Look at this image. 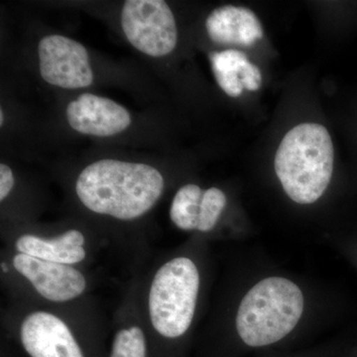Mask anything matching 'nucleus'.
<instances>
[{"label": "nucleus", "instance_id": "obj_16", "mask_svg": "<svg viewBox=\"0 0 357 357\" xmlns=\"http://www.w3.org/2000/svg\"><path fill=\"white\" fill-rule=\"evenodd\" d=\"M13 170L6 164H0V199L1 202L13 191Z\"/></svg>", "mask_w": 357, "mask_h": 357}, {"label": "nucleus", "instance_id": "obj_11", "mask_svg": "<svg viewBox=\"0 0 357 357\" xmlns=\"http://www.w3.org/2000/svg\"><path fill=\"white\" fill-rule=\"evenodd\" d=\"M86 243L84 234L76 229L68 230L54 238L26 234L16 241V248L20 253L38 258V259L73 265L83 261L86 258Z\"/></svg>", "mask_w": 357, "mask_h": 357}, {"label": "nucleus", "instance_id": "obj_4", "mask_svg": "<svg viewBox=\"0 0 357 357\" xmlns=\"http://www.w3.org/2000/svg\"><path fill=\"white\" fill-rule=\"evenodd\" d=\"M199 289L198 268L189 258H174L160 268L148 298L155 331L167 338L184 335L194 319Z\"/></svg>", "mask_w": 357, "mask_h": 357}, {"label": "nucleus", "instance_id": "obj_15", "mask_svg": "<svg viewBox=\"0 0 357 357\" xmlns=\"http://www.w3.org/2000/svg\"><path fill=\"white\" fill-rule=\"evenodd\" d=\"M227 206V197L222 190L211 188L204 192L199 211L198 230L208 232L217 225Z\"/></svg>", "mask_w": 357, "mask_h": 357}, {"label": "nucleus", "instance_id": "obj_6", "mask_svg": "<svg viewBox=\"0 0 357 357\" xmlns=\"http://www.w3.org/2000/svg\"><path fill=\"white\" fill-rule=\"evenodd\" d=\"M40 74L52 86L84 89L93 83L89 52L84 45L62 35H49L38 45Z\"/></svg>", "mask_w": 357, "mask_h": 357}, {"label": "nucleus", "instance_id": "obj_5", "mask_svg": "<svg viewBox=\"0 0 357 357\" xmlns=\"http://www.w3.org/2000/svg\"><path fill=\"white\" fill-rule=\"evenodd\" d=\"M121 27L136 50L160 58L177 46L178 30L170 7L163 0H128L121 11Z\"/></svg>", "mask_w": 357, "mask_h": 357}, {"label": "nucleus", "instance_id": "obj_13", "mask_svg": "<svg viewBox=\"0 0 357 357\" xmlns=\"http://www.w3.org/2000/svg\"><path fill=\"white\" fill-rule=\"evenodd\" d=\"M204 192L199 185H185L174 197L170 218L178 229H198L199 211Z\"/></svg>", "mask_w": 357, "mask_h": 357}, {"label": "nucleus", "instance_id": "obj_2", "mask_svg": "<svg viewBox=\"0 0 357 357\" xmlns=\"http://www.w3.org/2000/svg\"><path fill=\"white\" fill-rule=\"evenodd\" d=\"M333 160L328 129L318 123H303L282 139L275 155V172L289 198L298 204H312L330 184Z\"/></svg>", "mask_w": 357, "mask_h": 357}, {"label": "nucleus", "instance_id": "obj_3", "mask_svg": "<svg viewBox=\"0 0 357 357\" xmlns=\"http://www.w3.org/2000/svg\"><path fill=\"white\" fill-rule=\"evenodd\" d=\"M303 311L300 288L287 279L270 277L256 284L241 301L237 332L249 347L275 344L292 332Z\"/></svg>", "mask_w": 357, "mask_h": 357}, {"label": "nucleus", "instance_id": "obj_9", "mask_svg": "<svg viewBox=\"0 0 357 357\" xmlns=\"http://www.w3.org/2000/svg\"><path fill=\"white\" fill-rule=\"evenodd\" d=\"M20 337L31 357H84L70 328L50 312L28 314L21 325Z\"/></svg>", "mask_w": 357, "mask_h": 357}, {"label": "nucleus", "instance_id": "obj_8", "mask_svg": "<svg viewBox=\"0 0 357 357\" xmlns=\"http://www.w3.org/2000/svg\"><path fill=\"white\" fill-rule=\"evenodd\" d=\"M67 121L77 132L109 137L129 128L131 115L114 100L86 93L68 105Z\"/></svg>", "mask_w": 357, "mask_h": 357}, {"label": "nucleus", "instance_id": "obj_12", "mask_svg": "<svg viewBox=\"0 0 357 357\" xmlns=\"http://www.w3.org/2000/svg\"><path fill=\"white\" fill-rule=\"evenodd\" d=\"M210 61L220 88L227 96L238 98L243 91L241 77L250 63L245 54L236 50L215 52L211 54Z\"/></svg>", "mask_w": 357, "mask_h": 357}, {"label": "nucleus", "instance_id": "obj_10", "mask_svg": "<svg viewBox=\"0 0 357 357\" xmlns=\"http://www.w3.org/2000/svg\"><path fill=\"white\" fill-rule=\"evenodd\" d=\"M206 29L211 41L220 45L249 47L263 37L257 16L243 6H223L211 11Z\"/></svg>", "mask_w": 357, "mask_h": 357}, {"label": "nucleus", "instance_id": "obj_18", "mask_svg": "<svg viewBox=\"0 0 357 357\" xmlns=\"http://www.w3.org/2000/svg\"><path fill=\"white\" fill-rule=\"evenodd\" d=\"M4 124V114L3 110H0V126H3Z\"/></svg>", "mask_w": 357, "mask_h": 357}, {"label": "nucleus", "instance_id": "obj_1", "mask_svg": "<svg viewBox=\"0 0 357 357\" xmlns=\"http://www.w3.org/2000/svg\"><path fill=\"white\" fill-rule=\"evenodd\" d=\"M163 191V176L154 167L112 159L86 167L76 183L77 197L88 210L121 220L142 217Z\"/></svg>", "mask_w": 357, "mask_h": 357}, {"label": "nucleus", "instance_id": "obj_17", "mask_svg": "<svg viewBox=\"0 0 357 357\" xmlns=\"http://www.w3.org/2000/svg\"><path fill=\"white\" fill-rule=\"evenodd\" d=\"M241 82H243V88L248 89V91H258L260 88L259 82L256 81L255 77H243V79H241Z\"/></svg>", "mask_w": 357, "mask_h": 357}, {"label": "nucleus", "instance_id": "obj_14", "mask_svg": "<svg viewBox=\"0 0 357 357\" xmlns=\"http://www.w3.org/2000/svg\"><path fill=\"white\" fill-rule=\"evenodd\" d=\"M110 357H146V340L138 326L122 328L115 335Z\"/></svg>", "mask_w": 357, "mask_h": 357}, {"label": "nucleus", "instance_id": "obj_7", "mask_svg": "<svg viewBox=\"0 0 357 357\" xmlns=\"http://www.w3.org/2000/svg\"><path fill=\"white\" fill-rule=\"evenodd\" d=\"M13 266L44 299L68 302L81 296L86 287L84 275L72 265L59 264L23 253L14 256Z\"/></svg>", "mask_w": 357, "mask_h": 357}]
</instances>
